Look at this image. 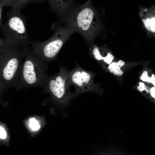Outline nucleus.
Segmentation results:
<instances>
[{
  "label": "nucleus",
  "instance_id": "nucleus-1",
  "mask_svg": "<svg viewBox=\"0 0 155 155\" xmlns=\"http://www.w3.org/2000/svg\"><path fill=\"white\" fill-rule=\"evenodd\" d=\"M25 50V60L16 88L43 87L49 76L46 73L47 63L31 46H26Z\"/></svg>",
  "mask_w": 155,
  "mask_h": 155
},
{
  "label": "nucleus",
  "instance_id": "nucleus-2",
  "mask_svg": "<svg viewBox=\"0 0 155 155\" xmlns=\"http://www.w3.org/2000/svg\"><path fill=\"white\" fill-rule=\"evenodd\" d=\"M66 27L81 34L87 43L92 40L99 31L100 22L91 0L77 7L67 19Z\"/></svg>",
  "mask_w": 155,
  "mask_h": 155
},
{
  "label": "nucleus",
  "instance_id": "nucleus-3",
  "mask_svg": "<svg viewBox=\"0 0 155 155\" xmlns=\"http://www.w3.org/2000/svg\"><path fill=\"white\" fill-rule=\"evenodd\" d=\"M25 51L17 45L0 55V77L6 89L16 87Z\"/></svg>",
  "mask_w": 155,
  "mask_h": 155
},
{
  "label": "nucleus",
  "instance_id": "nucleus-4",
  "mask_svg": "<svg viewBox=\"0 0 155 155\" xmlns=\"http://www.w3.org/2000/svg\"><path fill=\"white\" fill-rule=\"evenodd\" d=\"M21 9L12 8L7 13V19L2 25L1 32L5 39L14 44L26 46L30 41L26 30V18L21 13Z\"/></svg>",
  "mask_w": 155,
  "mask_h": 155
},
{
  "label": "nucleus",
  "instance_id": "nucleus-5",
  "mask_svg": "<svg viewBox=\"0 0 155 155\" xmlns=\"http://www.w3.org/2000/svg\"><path fill=\"white\" fill-rule=\"evenodd\" d=\"M53 26L55 32L49 38L42 42L30 41V44L47 64L55 59L65 42L75 32L67 27Z\"/></svg>",
  "mask_w": 155,
  "mask_h": 155
},
{
  "label": "nucleus",
  "instance_id": "nucleus-6",
  "mask_svg": "<svg viewBox=\"0 0 155 155\" xmlns=\"http://www.w3.org/2000/svg\"><path fill=\"white\" fill-rule=\"evenodd\" d=\"M69 71L65 67H60L59 72L49 76L43 87L54 100L61 106L67 105L74 96L71 92Z\"/></svg>",
  "mask_w": 155,
  "mask_h": 155
},
{
  "label": "nucleus",
  "instance_id": "nucleus-7",
  "mask_svg": "<svg viewBox=\"0 0 155 155\" xmlns=\"http://www.w3.org/2000/svg\"><path fill=\"white\" fill-rule=\"evenodd\" d=\"M69 78L71 85L75 87L73 93L74 97L88 91L96 89V87L92 81V75L78 65L73 70L69 71Z\"/></svg>",
  "mask_w": 155,
  "mask_h": 155
},
{
  "label": "nucleus",
  "instance_id": "nucleus-8",
  "mask_svg": "<svg viewBox=\"0 0 155 155\" xmlns=\"http://www.w3.org/2000/svg\"><path fill=\"white\" fill-rule=\"evenodd\" d=\"M52 10L58 16L65 14L73 6V0H47Z\"/></svg>",
  "mask_w": 155,
  "mask_h": 155
},
{
  "label": "nucleus",
  "instance_id": "nucleus-9",
  "mask_svg": "<svg viewBox=\"0 0 155 155\" xmlns=\"http://www.w3.org/2000/svg\"><path fill=\"white\" fill-rule=\"evenodd\" d=\"M30 3H36V2L34 0H0V6L2 7L8 6L20 9Z\"/></svg>",
  "mask_w": 155,
  "mask_h": 155
},
{
  "label": "nucleus",
  "instance_id": "nucleus-10",
  "mask_svg": "<svg viewBox=\"0 0 155 155\" xmlns=\"http://www.w3.org/2000/svg\"><path fill=\"white\" fill-rule=\"evenodd\" d=\"M125 63L123 61L120 60L118 62H113L108 66V69L109 71L114 75L119 76L122 75L123 72L121 69V68L123 66Z\"/></svg>",
  "mask_w": 155,
  "mask_h": 155
},
{
  "label": "nucleus",
  "instance_id": "nucleus-11",
  "mask_svg": "<svg viewBox=\"0 0 155 155\" xmlns=\"http://www.w3.org/2000/svg\"><path fill=\"white\" fill-rule=\"evenodd\" d=\"M144 26L148 30L153 33L155 32V16H148L142 19Z\"/></svg>",
  "mask_w": 155,
  "mask_h": 155
},
{
  "label": "nucleus",
  "instance_id": "nucleus-12",
  "mask_svg": "<svg viewBox=\"0 0 155 155\" xmlns=\"http://www.w3.org/2000/svg\"><path fill=\"white\" fill-rule=\"evenodd\" d=\"M16 45L8 42L5 39L0 38V55Z\"/></svg>",
  "mask_w": 155,
  "mask_h": 155
},
{
  "label": "nucleus",
  "instance_id": "nucleus-13",
  "mask_svg": "<svg viewBox=\"0 0 155 155\" xmlns=\"http://www.w3.org/2000/svg\"><path fill=\"white\" fill-rule=\"evenodd\" d=\"M91 53L96 60L99 61L103 60L104 57L102 55L99 47L97 46H93L92 49H91Z\"/></svg>",
  "mask_w": 155,
  "mask_h": 155
},
{
  "label": "nucleus",
  "instance_id": "nucleus-14",
  "mask_svg": "<svg viewBox=\"0 0 155 155\" xmlns=\"http://www.w3.org/2000/svg\"><path fill=\"white\" fill-rule=\"evenodd\" d=\"M148 72L147 71H144L141 75L140 77V79L142 81L148 82L152 83L154 86H155V75L152 74L151 77L148 76Z\"/></svg>",
  "mask_w": 155,
  "mask_h": 155
},
{
  "label": "nucleus",
  "instance_id": "nucleus-15",
  "mask_svg": "<svg viewBox=\"0 0 155 155\" xmlns=\"http://www.w3.org/2000/svg\"><path fill=\"white\" fill-rule=\"evenodd\" d=\"M29 125L33 131L38 130L40 127L39 122L34 118H32L30 119Z\"/></svg>",
  "mask_w": 155,
  "mask_h": 155
},
{
  "label": "nucleus",
  "instance_id": "nucleus-16",
  "mask_svg": "<svg viewBox=\"0 0 155 155\" xmlns=\"http://www.w3.org/2000/svg\"><path fill=\"white\" fill-rule=\"evenodd\" d=\"M114 56L111 53L108 52L106 55L104 57L103 60L104 62L110 65L114 59Z\"/></svg>",
  "mask_w": 155,
  "mask_h": 155
},
{
  "label": "nucleus",
  "instance_id": "nucleus-17",
  "mask_svg": "<svg viewBox=\"0 0 155 155\" xmlns=\"http://www.w3.org/2000/svg\"><path fill=\"white\" fill-rule=\"evenodd\" d=\"M7 137V133L4 128L0 125V139H5Z\"/></svg>",
  "mask_w": 155,
  "mask_h": 155
},
{
  "label": "nucleus",
  "instance_id": "nucleus-18",
  "mask_svg": "<svg viewBox=\"0 0 155 155\" xmlns=\"http://www.w3.org/2000/svg\"><path fill=\"white\" fill-rule=\"evenodd\" d=\"M137 90L140 92H142L144 90H146L148 92H149V90L143 82H140L139 86L137 87Z\"/></svg>",
  "mask_w": 155,
  "mask_h": 155
},
{
  "label": "nucleus",
  "instance_id": "nucleus-19",
  "mask_svg": "<svg viewBox=\"0 0 155 155\" xmlns=\"http://www.w3.org/2000/svg\"><path fill=\"white\" fill-rule=\"evenodd\" d=\"M6 89L5 86L2 82L0 77V96L3 91Z\"/></svg>",
  "mask_w": 155,
  "mask_h": 155
},
{
  "label": "nucleus",
  "instance_id": "nucleus-20",
  "mask_svg": "<svg viewBox=\"0 0 155 155\" xmlns=\"http://www.w3.org/2000/svg\"><path fill=\"white\" fill-rule=\"evenodd\" d=\"M150 92L151 96L154 98H155V86L151 88L150 90Z\"/></svg>",
  "mask_w": 155,
  "mask_h": 155
},
{
  "label": "nucleus",
  "instance_id": "nucleus-21",
  "mask_svg": "<svg viewBox=\"0 0 155 155\" xmlns=\"http://www.w3.org/2000/svg\"><path fill=\"white\" fill-rule=\"evenodd\" d=\"M2 7L0 6V28L2 26V20L1 19V15L3 12Z\"/></svg>",
  "mask_w": 155,
  "mask_h": 155
},
{
  "label": "nucleus",
  "instance_id": "nucleus-22",
  "mask_svg": "<svg viewBox=\"0 0 155 155\" xmlns=\"http://www.w3.org/2000/svg\"><path fill=\"white\" fill-rule=\"evenodd\" d=\"M36 2V3H42L44 0H34Z\"/></svg>",
  "mask_w": 155,
  "mask_h": 155
}]
</instances>
